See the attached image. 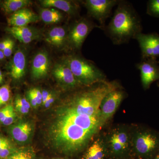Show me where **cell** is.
Wrapping results in <instances>:
<instances>
[{"mask_svg":"<svg viewBox=\"0 0 159 159\" xmlns=\"http://www.w3.org/2000/svg\"><path fill=\"white\" fill-rule=\"evenodd\" d=\"M121 87L107 80L76 91L54 109L47 123L45 137L48 145L67 155L81 152L102 128L100 105L104 97Z\"/></svg>","mask_w":159,"mask_h":159,"instance_id":"6da1fadb","label":"cell"},{"mask_svg":"<svg viewBox=\"0 0 159 159\" xmlns=\"http://www.w3.org/2000/svg\"><path fill=\"white\" fill-rule=\"evenodd\" d=\"M109 23L102 30L113 44L128 43L142 33V27L139 13L128 1L120 0Z\"/></svg>","mask_w":159,"mask_h":159,"instance_id":"7a4b0ae2","label":"cell"},{"mask_svg":"<svg viewBox=\"0 0 159 159\" xmlns=\"http://www.w3.org/2000/svg\"><path fill=\"white\" fill-rule=\"evenodd\" d=\"M63 61L68 66L81 86H89L107 80L105 74L94 63L78 54H68Z\"/></svg>","mask_w":159,"mask_h":159,"instance_id":"3957f363","label":"cell"},{"mask_svg":"<svg viewBox=\"0 0 159 159\" xmlns=\"http://www.w3.org/2000/svg\"><path fill=\"white\" fill-rule=\"evenodd\" d=\"M133 127L125 125L114 126L103 135L109 158L133 157L132 135Z\"/></svg>","mask_w":159,"mask_h":159,"instance_id":"277c9868","label":"cell"},{"mask_svg":"<svg viewBox=\"0 0 159 159\" xmlns=\"http://www.w3.org/2000/svg\"><path fill=\"white\" fill-rule=\"evenodd\" d=\"M159 149V136L148 130L133 127L132 155L139 159H151Z\"/></svg>","mask_w":159,"mask_h":159,"instance_id":"5b68a950","label":"cell"},{"mask_svg":"<svg viewBox=\"0 0 159 159\" xmlns=\"http://www.w3.org/2000/svg\"><path fill=\"white\" fill-rule=\"evenodd\" d=\"M100 26L89 19L81 18L75 21L68 29V46L73 50H80L89 33Z\"/></svg>","mask_w":159,"mask_h":159,"instance_id":"8992f818","label":"cell"},{"mask_svg":"<svg viewBox=\"0 0 159 159\" xmlns=\"http://www.w3.org/2000/svg\"><path fill=\"white\" fill-rule=\"evenodd\" d=\"M120 0H86L83 2L88 14L99 22L102 30L106 26V21L111 16L112 10Z\"/></svg>","mask_w":159,"mask_h":159,"instance_id":"52a82bcc","label":"cell"},{"mask_svg":"<svg viewBox=\"0 0 159 159\" xmlns=\"http://www.w3.org/2000/svg\"><path fill=\"white\" fill-rule=\"evenodd\" d=\"M125 96V91L120 87L111 91L102 99L100 110L104 124L114 116Z\"/></svg>","mask_w":159,"mask_h":159,"instance_id":"ba28073f","label":"cell"},{"mask_svg":"<svg viewBox=\"0 0 159 159\" xmlns=\"http://www.w3.org/2000/svg\"><path fill=\"white\" fill-rule=\"evenodd\" d=\"M134 39L139 43L142 60L155 59L159 56V34L141 33Z\"/></svg>","mask_w":159,"mask_h":159,"instance_id":"9c48e42d","label":"cell"},{"mask_svg":"<svg viewBox=\"0 0 159 159\" xmlns=\"http://www.w3.org/2000/svg\"><path fill=\"white\" fill-rule=\"evenodd\" d=\"M52 74L57 82L66 89H75L81 86L74 77L68 66L63 60L54 64Z\"/></svg>","mask_w":159,"mask_h":159,"instance_id":"30bf717a","label":"cell"},{"mask_svg":"<svg viewBox=\"0 0 159 159\" xmlns=\"http://www.w3.org/2000/svg\"><path fill=\"white\" fill-rule=\"evenodd\" d=\"M136 66L140 71L142 85L145 89L149 88L154 81L159 79V66L155 59L142 60Z\"/></svg>","mask_w":159,"mask_h":159,"instance_id":"8fae6325","label":"cell"},{"mask_svg":"<svg viewBox=\"0 0 159 159\" xmlns=\"http://www.w3.org/2000/svg\"><path fill=\"white\" fill-rule=\"evenodd\" d=\"M51 67V61L46 51H41L34 56L31 65V74L33 79L39 80L47 77Z\"/></svg>","mask_w":159,"mask_h":159,"instance_id":"7c38bea8","label":"cell"},{"mask_svg":"<svg viewBox=\"0 0 159 159\" xmlns=\"http://www.w3.org/2000/svg\"><path fill=\"white\" fill-rule=\"evenodd\" d=\"M86 149L81 159H107L109 158L103 135L95 138Z\"/></svg>","mask_w":159,"mask_h":159,"instance_id":"4fadbf2b","label":"cell"},{"mask_svg":"<svg viewBox=\"0 0 159 159\" xmlns=\"http://www.w3.org/2000/svg\"><path fill=\"white\" fill-rule=\"evenodd\" d=\"M43 8H52L64 11L71 17L79 14L80 6L76 1L67 0H41L39 1Z\"/></svg>","mask_w":159,"mask_h":159,"instance_id":"5bb4252c","label":"cell"},{"mask_svg":"<svg viewBox=\"0 0 159 159\" xmlns=\"http://www.w3.org/2000/svg\"><path fill=\"white\" fill-rule=\"evenodd\" d=\"M39 16L31 9L25 8L11 14L7 18V22L10 27H23L29 24L39 21Z\"/></svg>","mask_w":159,"mask_h":159,"instance_id":"9a60e30c","label":"cell"},{"mask_svg":"<svg viewBox=\"0 0 159 159\" xmlns=\"http://www.w3.org/2000/svg\"><path fill=\"white\" fill-rule=\"evenodd\" d=\"M6 30L20 42L24 44L29 43L40 37L39 31L37 29L27 26L9 27L6 28Z\"/></svg>","mask_w":159,"mask_h":159,"instance_id":"2e32d148","label":"cell"},{"mask_svg":"<svg viewBox=\"0 0 159 159\" xmlns=\"http://www.w3.org/2000/svg\"><path fill=\"white\" fill-rule=\"evenodd\" d=\"M9 73L12 79L19 80L21 79L26 73V56L25 52L19 49L9 65Z\"/></svg>","mask_w":159,"mask_h":159,"instance_id":"e0dca14e","label":"cell"},{"mask_svg":"<svg viewBox=\"0 0 159 159\" xmlns=\"http://www.w3.org/2000/svg\"><path fill=\"white\" fill-rule=\"evenodd\" d=\"M68 29L58 26L49 30L45 37V40L49 44L56 48H62L68 45Z\"/></svg>","mask_w":159,"mask_h":159,"instance_id":"ac0fdd59","label":"cell"},{"mask_svg":"<svg viewBox=\"0 0 159 159\" xmlns=\"http://www.w3.org/2000/svg\"><path fill=\"white\" fill-rule=\"evenodd\" d=\"M31 130V124L26 122H20L11 125L9 129L11 138L18 143H24L28 141Z\"/></svg>","mask_w":159,"mask_h":159,"instance_id":"d6986e66","label":"cell"},{"mask_svg":"<svg viewBox=\"0 0 159 159\" xmlns=\"http://www.w3.org/2000/svg\"><path fill=\"white\" fill-rule=\"evenodd\" d=\"M40 19L46 24L52 25L61 22L64 15L59 10L52 8H42L39 10Z\"/></svg>","mask_w":159,"mask_h":159,"instance_id":"ffe728a7","label":"cell"},{"mask_svg":"<svg viewBox=\"0 0 159 159\" xmlns=\"http://www.w3.org/2000/svg\"><path fill=\"white\" fill-rule=\"evenodd\" d=\"M32 2L29 0H5L0 4L3 11L7 14H12L31 5Z\"/></svg>","mask_w":159,"mask_h":159,"instance_id":"44dd1931","label":"cell"},{"mask_svg":"<svg viewBox=\"0 0 159 159\" xmlns=\"http://www.w3.org/2000/svg\"><path fill=\"white\" fill-rule=\"evenodd\" d=\"M31 104L29 101L25 97L17 95L15 100V108L16 110L22 114L28 113L29 111Z\"/></svg>","mask_w":159,"mask_h":159,"instance_id":"7402d4cb","label":"cell"},{"mask_svg":"<svg viewBox=\"0 0 159 159\" xmlns=\"http://www.w3.org/2000/svg\"><path fill=\"white\" fill-rule=\"evenodd\" d=\"M147 13L151 16L159 18V0L148 1Z\"/></svg>","mask_w":159,"mask_h":159,"instance_id":"603a6c76","label":"cell"},{"mask_svg":"<svg viewBox=\"0 0 159 159\" xmlns=\"http://www.w3.org/2000/svg\"><path fill=\"white\" fill-rule=\"evenodd\" d=\"M11 96L10 86L5 84L0 87V107L6 104L9 101Z\"/></svg>","mask_w":159,"mask_h":159,"instance_id":"cb8c5ba5","label":"cell"},{"mask_svg":"<svg viewBox=\"0 0 159 159\" xmlns=\"http://www.w3.org/2000/svg\"><path fill=\"white\" fill-rule=\"evenodd\" d=\"M32 153L29 151H21L12 154L8 159H32Z\"/></svg>","mask_w":159,"mask_h":159,"instance_id":"d4e9b609","label":"cell"},{"mask_svg":"<svg viewBox=\"0 0 159 159\" xmlns=\"http://www.w3.org/2000/svg\"><path fill=\"white\" fill-rule=\"evenodd\" d=\"M13 149L10 143L6 144L0 148V158L5 159L9 157L12 154Z\"/></svg>","mask_w":159,"mask_h":159,"instance_id":"484cf974","label":"cell"},{"mask_svg":"<svg viewBox=\"0 0 159 159\" xmlns=\"http://www.w3.org/2000/svg\"><path fill=\"white\" fill-rule=\"evenodd\" d=\"M13 110H14V107L11 104L6 105L0 109V124L2 123L7 116Z\"/></svg>","mask_w":159,"mask_h":159,"instance_id":"4316f807","label":"cell"},{"mask_svg":"<svg viewBox=\"0 0 159 159\" xmlns=\"http://www.w3.org/2000/svg\"><path fill=\"white\" fill-rule=\"evenodd\" d=\"M16 119V114L15 111L13 110L7 116L5 120L2 122L1 124L6 126L11 125L13 124Z\"/></svg>","mask_w":159,"mask_h":159,"instance_id":"83f0119b","label":"cell"},{"mask_svg":"<svg viewBox=\"0 0 159 159\" xmlns=\"http://www.w3.org/2000/svg\"><path fill=\"white\" fill-rule=\"evenodd\" d=\"M31 90L36 99L38 105H40L42 103V92L38 88L31 89Z\"/></svg>","mask_w":159,"mask_h":159,"instance_id":"f1b7e54d","label":"cell"},{"mask_svg":"<svg viewBox=\"0 0 159 159\" xmlns=\"http://www.w3.org/2000/svg\"><path fill=\"white\" fill-rule=\"evenodd\" d=\"M14 45V42L12 40L11 42L10 43V44L8 45V47L2 51L5 57H9L11 56V54H12V52H13Z\"/></svg>","mask_w":159,"mask_h":159,"instance_id":"f546056e","label":"cell"},{"mask_svg":"<svg viewBox=\"0 0 159 159\" xmlns=\"http://www.w3.org/2000/svg\"><path fill=\"white\" fill-rule=\"evenodd\" d=\"M27 96H28V99H29L30 104L33 107H36L38 106L37 102H36V99H35L34 95L32 93L31 89L29 90L28 91V93H27Z\"/></svg>","mask_w":159,"mask_h":159,"instance_id":"4dcf8cb0","label":"cell"},{"mask_svg":"<svg viewBox=\"0 0 159 159\" xmlns=\"http://www.w3.org/2000/svg\"><path fill=\"white\" fill-rule=\"evenodd\" d=\"M54 101H55V97L53 94H52V95L50 96L48 100L43 105L44 106L45 108H48L54 103Z\"/></svg>","mask_w":159,"mask_h":159,"instance_id":"1f68e13d","label":"cell"},{"mask_svg":"<svg viewBox=\"0 0 159 159\" xmlns=\"http://www.w3.org/2000/svg\"><path fill=\"white\" fill-rule=\"evenodd\" d=\"M12 39L8 38L0 42V50L3 51L4 49L8 47Z\"/></svg>","mask_w":159,"mask_h":159,"instance_id":"d6a6232c","label":"cell"},{"mask_svg":"<svg viewBox=\"0 0 159 159\" xmlns=\"http://www.w3.org/2000/svg\"><path fill=\"white\" fill-rule=\"evenodd\" d=\"M42 92V104H43L52 93L46 90H44Z\"/></svg>","mask_w":159,"mask_h":159,"instance_id":"836d02e7","label":"cell"},{"mask_svg":"<svg viewBox=\"0 0 159 159\" xmlns=\"http://www.w3.org/2000/svg\"><path fill=\"white\" fill-rule=\"evenodd\" d=\"M10 143L9 140L4 137L0 136V148L2 146Z\"/></svg>","mask_w":159,"mask_h":159,"instance_id":"e575fe53","label":"cell"},{"mask_svg":"<svg viewBox=\"0 0 159 159\" xmlns=\"http://www.w3.org/2000/svg\"><path fill=\"white\" fill-rule=\"evenodd\" d=\"M110 159H139L137 158L134 157H129L126 158H109Z\"/></svg>","mask_w":159,"mask_h":159,"instance_id":"d590c367","label":"cell"},{"mask_svg":"<svg viewBox=\"0 0 159 159\" xmlns=\"http://www.w3.org/2000/svg\"><path fill=\"white\" fill-rule=\"evenodd\" d=\"M5 56L2 51H0V61L2 60L5 58Z\"/></svg>","mask_w":159,"mask_h":159,"instance_id":"8d00e7d4","label":"cell"},{"mask_svg":"<svg viewBox=\"0 0 159 159\" xmlns=\"http://www.w3.org/2000/svg\"><path fill=\"white\" fill-rule=\"evenodd\" d=\"M3 76L2 74V71L0 70V84L3 82Z\"/></svg>","mask_w":159,"mask_h":159,"instance_id":"74e56055","label":"cell"},{"mask_svg":"<svg viewBox=\"0 0 159 159\" xmlns=\"http://www.w3.org/2000/svg\"><path fill=\"white\" fill-rule=\"evenodd\" d=\"M151 159H159V152L155 155Z\"/></svg>","mask_w":159,"mask_h":159,"instance_id":"f35d334b","label":"cell"},{"mask_svg":"<svg viewBox=\"0 0 159 159\" xmlns=\"http://www.w3.org/2000/svg\"></svg>","mask_w":159,"mask_h":159,"instance_id":"ab89813d","label":"cell"},{"mask_svg":"<svg viewBox=\"0 0 159 159\" xmlns=\"http://www.w3.org/2000/svg\"><path fill=\"white\" fill-rule=\"evenodd\" d=\"M0 51H1V50H0Z\"/></svg>","mask_w":159,"mask_h":159,"instance_id":"60d3db41","label":"cell"}]
</instances>
